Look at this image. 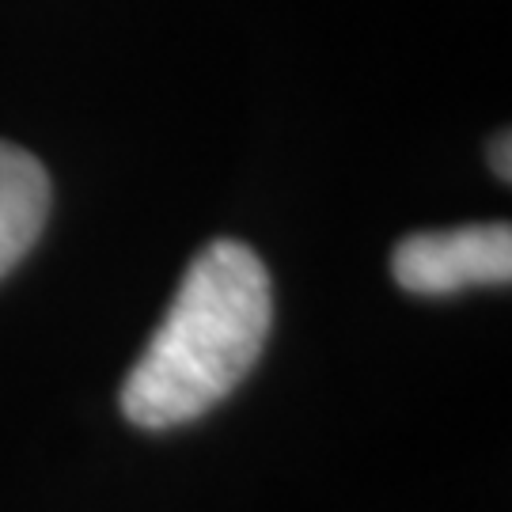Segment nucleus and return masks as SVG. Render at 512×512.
Instances as JSON below:
<instances>
[{"label": "nucleus", "mask_w": 512, "mask_h": 512, "mask_svg": "<svg viewBox=\"0 0 512 512\" xmlns=\"http://www.w3.org/2000/svg\"><path fill=\"white\" fill-rule=\"evenodd\" d=\"M270 323L274 289L262 258L239 239H213L129 368L122 414L141 429H175L209 414L255 368Z\"/></svg>", "instance_id": "f257e3e1"}, {"label": "nucleus", "mask_w": 512, "mask_h": 512, "mask_svg": "<svg viewBox=\"0 0 512 512\" xmlns=\"http://www.w3.org/2000/svg\"><path fill=\"white\" fill-rule=\"evenodd\" d=\"M391 274L414 296H452L475 285H509L512 228L497 220L406 236L391 255Z\"/></svg>", "instance_id": "f03ea898"}, {"label": "nucleus", "mask_w": 512, "mask_h": 512, "mask_svg": "<svg viewBox=\"0 0 512 512\" xmlns=\"http://www.w3.org/2000/svg\"><path fill=\"white\" fill-rule=\"evenodd\" d=\"M50 217V175L27 148L0 141V277L16 270Z\"/></svg>", "instance_id": "7ed1b4c3"}, {"label": "nucleus", "mask_w": 512, "mask_h": 512, "mask_svg": "<svg viewBox=\"0 0 512 512\" xmlns=\"http://www.w3.org/2000/svg\"><path fill=\"white\" fill-rule=\"evenodd\" d=\"M512 141H509V133H501V137H494V145H490V167L497 171V179L501 183H509L512 179Z\"/></svg>", "instance_id": "20e7f679"}]
</instances>
